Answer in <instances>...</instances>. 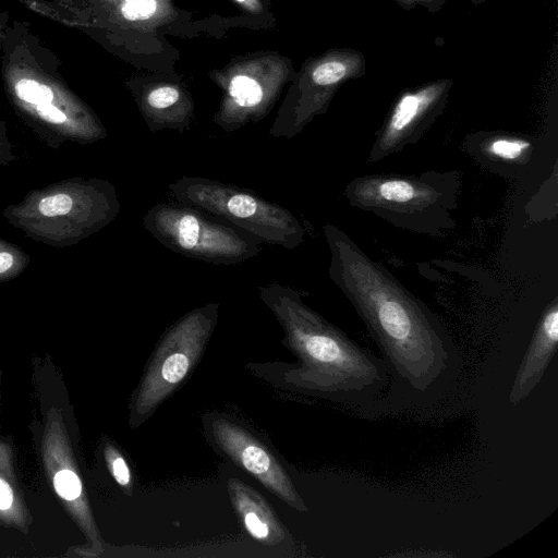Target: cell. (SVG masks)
Listing matches in <instances>:
<instances>
[{
    "mask_svg": "<svg viewBox=\"0 0 558 558\" xmlns=\"http://www.w3.org/2000/svg\"><path fill=\"white\" fill-rule=\"evenodd\" d=\"M13 501L12 489L8 483L0 478V510L9 509Z\"/></svg>",
    "mask_w": 558,
    "mask_h": 558,
    "instance_id": "23",
    "label": "cell"
},
{
    "mask_svg": "<svg viewBox=\"0 0 558 558\" xmlns=\"http://www.w3.org/2000/svg\"><path fill=\"white\" fill-rule=\"evenodd\" d=\"M144 229L168 250L214 265L231 266L255 257L263 243L233 226L179 202H162L143 216Z\"/></svg>",
    "mask_w": 558,
    "mask_h": 558,
    "instance_id": "7",
    "label": "cell"
},
{
    "mask_svg": "<svg viewBox=\"0 0 558 558\" xmlns=\"http://www.w3.org/2000/svg\"><path fill=\"white\" fill-rule=\"evenodd\" d=\"M328 274L363 320L386 364L390 399L426 405L456 381L459 351L438 317L338 227L325 223Z\"/></svg>",
    "mask_w": 558,
    "mask_h": 558,
    "instance_id": "1",
    "label": "cell"
},
{
    "mask_svg": "<svg viewBox=\"0 0 558 558\" xmlns=\"http://www.w3.org/2000/svg\"><path fill=\"white\" fill-rule=\"evenodd\" d=\"M226 487L241 524L252 538L266 547H292L288 529L258 492L236 477H229Z\"/></svg>",
    "mask_w": 558,
    "mask_h": 558,
    "instance_id": "13",
    "label": "cell"
},
{
    "mask_svg": "<svg viewBox=\"0 0 558 558\" xmlns=\"http://www.w3.org/2000/svg\"><path fill=\"white\" fill-rule=\"evenodd\" d=\"M398 5H400L404 10H412L416 5L423 7L429 13L439 12L447 0H393Z\"/></svg>",
    "mask_w": 558,
    "mask_h": 558,
    "instance_id": "20",
    "label": "cell"
},
{
    "mask_svg": "<svg viewBox=\"0 0 558 558\" xmlns=\"http://www.w3.org/2000/svg\"><path fill=\"white\" fill-rule=\"evenodd\" d=\"M10 87L14 107L49 147L66 142L88 145L107 137L97 116L60 87L29 75L16 77Z\"/></svg>",
    "mask_w": 558,
    "mask_h": 558,
    "instance_id": "9",
    "label": "cell"
},
{
    "mask_svg": "<svg viewBox=\"0 0 558 558\" xmlns=\"http://www.w3.org/2000/svg\"><path fill=\"white\" fill-rule=\"evenodd\" d=\"M266 60H244L230 65L227 74L215 81L223 89L219 108L213 122L227 133H232L250 122L264 119L276 104L287 80L294 74L266 73Z\"/></svg>",
    "mask_w": 558,
    "mask_h": 558,
    "instance_id": "11",
    "label": "cell"
},
{
    "mask_svg": "<svg viewBox=\"0 0 558 558\" xmlns=\"http://www.w3.org/2000/svg\"><path fill=\"white\" fill-rule=\"evenodd\" d=\"M142 117L150 132L173 130L183 134L194 118L191 95L171 82L140 84L134 88Z\"/></svg>",
    "mask_w": 558,
    "mask_h": 558,
    "instance_id": "14",
    "label": "cell"
},
{
    "mask_svg": "<svg viewBox=\"0 0 558 558\" xmlns=\"http://www.w3.org/2000/svg\"><path fill=\"white\" fill-rule=\"evenodd\" d=\"M57 493L66 500L76 499L82 492V484L77 475L69 470L59 471L53 478Z\"/></svg>",
    "mask_w": 558,
    "mask_h": 558,
    "instance_id": "18",
    "label": "cell"
},
{
    "mask_svg": "<svg viewBox=\"0 0 558 558\" xmlns=\"http://www.w3.org/2000/svg\"><path fill=\"white\" fill-rule=\"evenodd\" d=\"M473 5H480L481 3L485 2L486 0H470Z\"/></svg>",
    "mask_w": 558,
    "mask_h": 558,
    "instance_id": "24",
    "label": "cell"
},
{
    "mask_svg": "<svg viewBox=\"0 0 558 558\" xmlns=\"http://www.w3.org/2000/svg\"><path fill=\"white\" fill-rule=\"evenodd\" d=\"M203 426L205 437L216 452L290 508L308 512L292 476L264 435L242 420L220 412L205 414Z\"/></svg>",
    "mask_w": 558,
    "mask_h": 558,
    "instance_id": "10",
    "label": "cell"
},
{
    "mask_svg": "<svg viewBox=\"0 0 558 558\" xmlns=\"http://www.w3.org/2000/svg\"><path fill=\"white\" fill-rule=\"evenodd\" d=\"M243 11L251 15H265L267 12L265 0H233Z\"/></svg>",
    "mask_w": 558,
    "mask_h": 558,
    "instance_id": "22",
    "label": "cell"
},
{
    "mask_svg": "<svg viewBox=\"0 0 558 558\" xmlns=\"http://www.w3.org/2000/svg\"><path fill=\"white\" fill-rule=\"evenodd\" d=\"M218 303H207L182 315L156 343L131 402L133 427L145 423L187 378L215 330Z\"/></svg>",
    "mask_w": 558,
    "mask_h": 558,
    "instance_id": "5",
    "label": "cell"
},
{
    "mask_svg": "<svg viewBox=\"0 0 558 558\" xmlns=\"http://www.w3.org/2000/svg\"><path fill=\"white\" fill-rule=\"evenodd\" d=\"M109 453L112 476L120 486L132 489L133 477L128 462L116 450H111Z\"/></svg>",
    "mask_w": 558,
    "mask_h": 558,
    "instance_id": "19",
    "label": "cell"
},
{
    "mask_svg": "<svg viewBox=\"0 0 558 558\" xmlns=\"http://www.w3.org/2000/svg\"><path fill=\"white\" fill-rule=\"evenodd\" d=\"M15 158L12 144L8 137L5 124L0 121V168L10 163Z\"/></svg>",
    "mask_w": 558,
    "mask_h": 558,
    "instance_id": "21",
    "label": "cell"
},
{
    "mask_svg": "<svg viewBox=\"0 0 558 558\" xmlns=\"http://www.w3.org/2000/svg\"><path fill=\"white\" fill-rule=\"evenodd\" d=\"M31 263V257L22 247L0 238V283L21 276Z\"/></svg>",
    "mask_w": 558,
    "mask_h": 558,
    "instance_id": "17",
    "label": "cell"
},
{
    "mask_svg": "<svg viewBox=\"0 0 558 558\" xmlns=\"http://www.w3.org/2000/svg\"><path fill=\"white\" fill-rule=\"evenodd\" d=\"M116 186L100 178H68L33 189L2 217L33 241L64 248L111 223L120 213Z\"/></svg>",
    "mask_w": 558,
    "mask_h": 558,
    "instance_id": "3",
    "label": "cell"
},
{
    "mask_svg": "<svg viewBox=\"0 0 558 558\" xmlns=\"http://www.w3.org/2000/svg\"><path fill=\"white\" fill-rule=\"evenodd\" d=\"M366 74L364 54L353 48H332L307 59L279 108L269 130L277 138H293L317 116L326 113L335 94Z\"/></svg>",
    "mask_w": 558,
    "mask_h": 558,
    "instance_id": "8",
    "label": "cell"
},
{
    "mask_svg": "<svg viewBox=\"0 0 558 558\" xmlns=\"http://www.w3.org/2000/svg\"><path fill=\"white\" fill-rule=\"evenodd\" d=\"M484 140L486 141L482 145L483 153L500 161H520L532 149V143L529 140L517 135L497 133Z\"/></svg>",
    "mask_w": 558,
    "mask_h": 558,
    "instance_id": "16",
    "label": "cell"
},
{
    "mask_svg": "<svg viewBox=\"0 0 558 558\" xmlns=\"http://www.w3.org/2000/svg\"><path fill=\"white\" fill-rule=\"evenodd\" d=\"M258 294L280 324L282 343L296 362L250 364V368L286 389L372 410L389 385L383 357L306 305L300 291L270 282L258 287Z\"/></svg>",
    "mask_w": 558,
    "mask_h": 558,
    "instance_id": "2",
    "label": "cell"
},
{
    "mask_svg": "<svg viewBox=\"0 0 558 558\" xmlns=\"http://www.w3.org/2000/svg\"><path fill=\"white\" fill-rule=\"evenodd\" d=\"M558 343V301L555 298L544 310L533 338L512 383L509 403L518 405L534 390L549 366Z\"/></svg>",
    "mask_w": 558,
    "mask_h": 558,
    "instance_id": "15",
    "label": "cell"
},
{
    "mask_svg": "<svg viewBox=\"0 0 558 558\" xmlns=\"http://www.w3.org/2000/svg\"><path fill=\"white\" fill-rule=\"evenodd\" d=\"M459 184L453 173L373 174L352 180L344 196L351 206L372 211L399 228L436 234L454 225L451 211Z\"/></svg>",
    "mask_w": 558,
    "mask_h": 558,
    "instance_id": "4",
    "label": "cell"
},
{
    "mask_svg": "<svg viewBox=\"0 0 558 558\" xmlns=\"http://www.w3.org/2000/svg\"><path fill=\"white\" fill-rule=\"evenodd\" d=\"M168 189L177 202L221 218L263 243L293 250L304 241L305 229L289 209L250 189L187 175Z\"/></svg>",
    "mask_w": 558,
    "mask_h": 558,
    "instance_id": "6",
    "label": "cell"
},
{
    "mask_svg": "<svg viewBox=\"0 0 558 558\" xmlns=\"http://www.w3.org/2000/svg\"><path fill=\"white\" fill-rule=\"evenodd\" d=\"M452 86V78H438L400 92L367 160L378 161L415 143L444 112Z\"/></svg>",
    "mask_w": 558,
    "mask_h": 558,
    "instance_id": "12",
    "label": "cell"
}]
</instances>
